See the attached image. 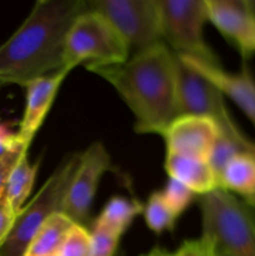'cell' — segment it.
Wrapping results in <instances>:
<instances>
[{
    "instance_id": "obj_8",
    "label": "cell",
    "mask_w": 255,
    "mask_h": 256,
    "mask_svg": "<svg viewBox=\"0 0 255 256\" xmlns=\"http://www.w3.org/2000/svg\"><path fill=\"white\" fill-rule=\"evenodd\" d=\"M88 6L104 15L135 52L162 42L158 0H92Z\"/></svg>"
},
{
    "instance_id": "obj_20",
    "label": "cell",
    "mask_w": 255,
    "mask_h": 256,
    "mask_svg": "<svg viewBox=\"0 0 255 256\" xmlns=\"http://www.w3.org/2000/svg\"><path fill=\"white\" fill-rule=\"evenodd\" d=\"M160 194L165 204L178 218L192 205L195 196L192 190L174 179L168 180L162 190H160Z\"/></svg>"
},
{
    "instance_id": "obj_14",
    "label": "cell",
    "mask_w": 255,
    "mask_h": 256,
    "mask_svg": "<svg viewBox=\"0 0 255 256\" xmlns=\"http://www.w3.org/2000/svg\"><path fill=\"white\" fill-rule=\"evenodd\" d=\"M164 168L169 179L179 182L195 195L202 196L220 189L219 179L208 160L166 152Z\"/></svg>"
},
{
    "instance_id": "obj_22",
    "label": "cell",
    "mask_w": 255,
    "mask_h": 256,
    "mask_svg": "<svg viewBox=\"0 0 255 256\" xmlns=\"http://www.w3.org/2000/svg\"><path fill=\"white\" fill-rule=\"evenodd\" d=\"M245 152L240 145H238L236 142H232L229 138L224 136V135H220V138L218 139L216 144H215L214 149H212V154L209 158V164L212 168L214 172L216 174L218 179H219L220 184V175H222V169L225 168V165L229 162V160L232 158H234L235 155L239 154V152Z\"/></svg>"
},
{
    "instance_id": "obj_18",
    "label": "cell",
    "mask_w": 255,
    "mask_h": 256,
    "mask_svg": "<svg viewBox=\"0 0 255 256\" xmlns=\"http://www.w3.org/2000/svg\"><path fill=\"white\" fill-rule=\"evenodd\" d=\"M38 170H39V162L32 164L28 154H25L19 160L8 180L4 192L8 198V202L16 214H19L25 206V202L29 198L35 184Z\"/></svg>"
},
{
    "instance_id": "obj_12",
    "label": "cell",
    "mask_w": 255,
    "mask_h": 256,
    "mask_svg": "<svg viewBox=\"0 0 255 256\" xmlns=\"http://www.w3.org/2000/svg\"><path fill=\"white\" fill-rule=\"evenodd\" d=\"M178 56L188 66L215 85L224 96L232 99L255 129V82L246 68H244L239 74H234L222 69V65L209 64L180 55Z\"/></svg>"
},
{
    "instance_id": "obj_27",
    "label": "cell",
    "mask_w": 255,
    "mask_h": 256,
    "mask_svg": "<svg viewBox=\"0 0 255 256\" xmlns=\"http://www.w3.org/2000/svg\"><path fill=\"white\" fill-rule=\"evenodd\" d=\"M18 140V132L12 134L5 125L0 124V154L5 152L8 148L12 146Z\"/></svg>"
},
{
    "instance_id": "obj_1",
    "label": "cell",
    "mask_w": 255,
    "mask_h": 256,
    "mask_svg": "<svg viewBox=\"0 0 255 256\" xmlns=\"http://www.w3.org/2000/svg\"><path fill=\"white\" fill-rule=\"evenodd\" d=\"M85 68L116 90L134 115L138 134L162 136L180 115L178 55L164 42L134 52L120 64Z\"/></svg>"
},
{
    "instance_id": "obj_6",
    "label": "cell",
    "mask_w": 255,
    "mask_h": 256,
    "mask_svg": "<svg viewBox=\"0 0 255 256\" xmlns=\"http://www.w3.org/2000/svg\"><path fill=\"white\" fill-rule=\"evenodd\" d=\"M162 42L180 56L220 65L204 36L209 22L206 0H158Z\"/></svg>"
},
{
    "instance_id": "obj_17",
    "label": "cell",
    "mask_w": 255,
    "mask_h": 256,
    "mask_svg": "<svg viewBox=\"0 0 255 256\" xmlns=\"http://www.w3.org/2000/svg\"><path fill=\"white\" fill-rule=\"evenodd\" d=\"M142 209L144 208L138 200L116 195L108 200L94 222L106 228L119 236H122L135 218L142 214Z\"/></svg>"
},
{
    "instance_id": "obj_3",
    "label": "cell",
    "mask_w": 255,
    "mask_h": 256,
    "mask_svg": "<svg viewBox=\"0 0 255 256\" xmlns=\"http://www.w3.org/2000/svg\"><path fill=\"white\" fill-rule=\"evenodd\" d=\"M202 234L230 256H255V208L225 190L199 199Z\"/></svg>"
},
{
    "instance_id": "obj_24",
    "label": "cell",
    "mask_w": 255,
    "mask_h": 256,
    "mask_svg": "<svg viewBox=\"0 0 255 256\" xmlns=\"http://www.w3.org/2000/svg\"><path fill=\"white\" fill-rule=\"evenodd\" d=\"M30 145L25 144L18 136V140L8 148L2 154H0V195L5 192L8 180H9L10 175H12V170L16 166L19 160L28 154V149Z\"/></svg>"
},
{
    "instance_id": "obj_16",
    "label": "cell",
    "mask_w": 255,
    "mask_h": 256,
    "mask_svg": "<svg viewBox=\"0 0 255 256\" xmlns=\"http://www.w3.org/2000/svg\"><path fill=\"white\" fill-rule=\"evenodd\" d=\"M75 225L76 224L64 212L52 215L35 234L25 256L58 255L62 242Z\"/></svg>"
},
{
    "instance_id": "obj_19",
    "label": "cell",
    "mask_w": 255,
    "mask_h": 256,
    "mask_svg": "<svg viewBox=\"0 0 255 256\" xmlns=\"http://www.w3.org/2000/svg\"><path fill=\"white\" fill-rule=\"evenodd\" d=\"M142 215L146 226L155 235H160L165 232H174L179 219L165 204L160 192H154L149 195L146 205L142 209Z\"/></svg>"
},
{
    "instance_id": "obj_23",
    "label": "cell",
    "mask_w": 255,
    "mask_h": 256,
    "mask_svg": "<svg viewBox=\"0 0 255 256\" xmlns=\"http://www.w3.org/2000/svg\"><path fill=\"white\" fill-rule=\"evenodd\" d=\"M90 232H92V256H115L122 236L95 222Z\"/></svg>"
},
{
    "instance_id": "obj_2",
    "label": "cell",
    "mask_w": 255,
    "mask_h": 256,
    "mask_svg": "<svg viewBox=\"0 0 255 256\" xmlns=\"http://www.w3.org/2000/svg\"><path fill=\"white\" fill-rule=\"evenodd\" d=\"M88 9L82 0H39L16 32L0 45V85H29L65 68L68 32Z\"/></svg>"
},
{
    "instance_id": "obj_28",
    "label": "cell",
    "mask_w": 255,
    "mask_h": 256,
    "mask_svg": "<svg viewBox=\"0 0 255 256\" xmlns=\"http://www.w3.org/2000/svg\"><path fill=\"white\" fill-rule=\"evenodd\" d=\"M140 256H170V252H165L164 249H160V248H154V249L150 250L149 252Z\"/></svg>"
},
{
    "instance_id": "obj_21",
    "label": "cell",
    "mask_w": 255,
    "mask_h": 256,
    "mask_svg": "<svg viewBox=\"0 0 255 256\" xmlns=\"http://www.w3.org/2000/svg\"><path fill=\"white\" fill-rule=\"evenodd\" d=\"M58 256H92V232L76 224L68 234Z\"/></svg>"
},
{
    "instance_id": "obj_30",
    "label": "cell",
    "mask_w": 255,
    "mask_h": 256,
    "mask_svg": "<svg viewBox=\"0 0 255 256\" xmlns=\"http://www.w3.org/2000/svg\"><path fill=\"white\" fill-rule=\"evenodd\" d=\"M245 2H246L248 8L252 12V14L255 15V0H245Z\"/></svg>"
},
{
    "instance_id": "obj_25",
    "label": "cell",
    "mask_w": 255,
    "mask_h": 256,
    "mask_svg": "<svg viewBox=\"0 0 255 256\" xmlns=\"http://www.w3.org/2000/svg\"><path fill=\"white\" fill-rule=\"evenodd\" d=\"M215 242L212 238L202 235L199 239L185 240L170 256H212Z\"/></svg>"
},
{
    "instance_id": "obj_11",
    "label": "cell",
    "mask_w": 255,
    "mask_h": 256,
    "mask_svg": "<svg viewBox=\"0 0 255 256\" xmlns=\"http://www.w3.org/2000/svg\"><path fill=\"white\" fill-rule=\"evenodd\" d=\"M222 135L212 120L199 115H179L162 134L166 152L200 158L209 162L210 154Z\"/></svg>"
},
{
    "instance_id": "obj_29",
    "label": "cell",
    "mask_w": 255,
    "mask_h": 256,
    "mask_svg": "<svg viewBox=\"0 0 255 256\" xmlns=\"http://www.w3.org/2000/svg\"><path fill=\"white\" fill-rule=\"evenodd\" d=\"M212 256H230V255L228 254V252H225V250L222 249V248H220L219 245L215 244V246H214V254H212Z\"/></svg>"
},
{
    "instance_id": "obj_7",
    "label": "cell",
    "mask_w": 255,
    "mask_h": 256,
    "mask_svg": "<svg viewBox=\"0 0 255 256\" xmlns=\"http://www.w3.org/2000/svg\"><path fill=\"white\" fill-rule=\"evenodd\" d=\"M178 84H179L180 115H199L212 120L224 136L242 148L255 152V142L240 130L232 119L222 92L209 80L198 74L178 56Z\"/></svg>"
},
{
    "instance_id": "obj_9",
    "label": "cell",
    "mask_w": 255,
    "mask_h": 256,
    "mask_svg": "<svg viewBox=\"0 0 255 256\" xmlns=\"http://www.w3.org/2000/svg\"><path fill=\"white\" fill-rule=\"evenodd\" d=\"M109 169L110 155L102 142H92L80 152L62 210L75 224L86 226L99 182Z\"/></svg>"
},
{
    "instance_id": "obj_13",
    "label": "cell",
    "mask_w": 255,
    "mask_h": 256,
    "mask_svg": "<svg viewBox=\"0 0 255 256\" xmlns=\"http://www.w3.org/2000/svg\"><path fill=\"white\" fill-rule=\"evenodd\" d=\"M70 72V69H64L26 85V102L18 132V136L22 142L28 145L32 144V139L45 122V118L49 114V110L52 109L60 85Z\"/></svg>"
},
{
    "instance_id": "obj_5",
    "label": "cell",
    "mask_w": 255,
    "mask_h": 256,
    "mask_svg": "<svg viewBox=\"0 0 255 256\" xmlns=\"http://www.w3.org/2000/svg\"><path fill=\"white\" fill-rule=\"evenodd\" d=\"M130 48L116 28L102 14L90 9L80 12L70 26L65 42V68L105 66L129 59Z\"/></svg>"
},
{
    "instance_id": "obj_4",
    "label": "cell",
    "mask_w": 255,
    "mask_h": 256,
    "mask_svg": "<svg viewBox=\"0 0 255 256\" xmlns=\"http://www.w3.org/2000/svg\"><path fill=\"white\" fill-rule=\"evenodd\" d=\"M80 152L62 159L38 194L18 214L15 224L0 246V256H25L30 242L52 215L62 212L70 184L79 164Z\"/></svg>"
},
{
    "instance_id": "obj_10",
    "label": "cell",
    "mask_w": 255,
    "mask_h": 256,
    "mask_svg": "<svg viewBox=\"0 0 255 256\" xmlns=\"http://www.w3.org/2000/svg\"><path fill=\"white\" fill-rule=\"evenodd\" d=\"M209 22L240 52L242 60L255 55V15L245 0H206Z\"/></svg>"
},
{
    "instance_id": "obj_26",
    "label": "cell",
    "mask_w": 255,
    "mask_h": 256,
    "mask_svg": "<svg viewBox=\"0 0 255 256\" xmlns=\"http://www.w3.org/2000/svg\"><path fill=\"white\" fill-rule=\"evenodd\" d=\"M18 214L12 210V205L8 202L5 192L0 195V246L5 242L9 236L12 226L15 224Z\"/></svg>"
},
{
    "instance_id": "obj_31",
    "label": "cell",
    "mask_w": 255,
    "mask_h": 256,
    "mask_svg": "<svg viewBox=\"0 0 255 256\" xmlns=\"http://www.w3.org/2000/svg\"><path fill=\"white\" fill-rule=\"evenodd\" d=\"M52 256H58V255H52Z\"/></svg>"
},
{
    "instance_id": "obj_15",
    "label": "cell",
    "mask_w": 255,
    "mask_h": 256,
    "mask_svg": "<svg viewBox=\"0 0 255 256\" xmlns=\"http://www.w3.org/2000/svg\"><path fill=\"white\" fill-rule=\"evenodd\" d=\"M220 189L255 208V152H242L229 160L220 175Z\"/></svg>"
}]
</instances>
